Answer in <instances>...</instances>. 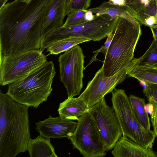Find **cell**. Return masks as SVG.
<instances>
[{
  "label": "cell",
  "mask_w": 157,
  "mask_h": 157,
  "mask_svg": "<svg viewBox=\"0 0 157 157\" xmlns=\"http://www.w3.org/2000/svg\"><path fill=\"white\" fill-rule=\"evenodd\" d=\"M140 83V85L143 87L144 88L146 87L147 85V83L144 80H138Z\"/></svg>",
  "instance_id": "obj_31"
},
{
  "label": "cell",
  "mask_w": 157,
  "mask_h": 157,
  "mask_svg": "<svg viewBox=\"0 0 157 157\" xmlns=\"http://www.w3.org/2000/svg\"><path fill=\"white\" fill-rule=\"evenodd\" d=\"M154 39H157V24L149 27Z\"/></svg>",
  "instance_id": "obj_29"
},
{
  "label": "cell",
  "mask_w": 157,
  "mask_h": 157,
  "mask_svg": "<svg viewBox=\"0 0 157 157\" xmlns=\"http://www.w3.org/2000/svg\"><path fill=\"white\" fill-rule=\"evenodd\" d=\"M56 74L52 61H47L25 76L9 84L6 94L20 104L36 108L50 95Z\"/></svg>",
  "instance_id": "obj_4"
},
{
  "label": "cell",
  "mask_w": 157,
  "mask_h": 157,
  "mask_svg": "<svg viewBox=\"0 0 157 157\" xmlns=\"http://www.w3.org/2000/svg\"><path fill=\"white\" fill-rule=\"evenodd\" d=\"M119 16L108 14L94 15L90 21L78 25L62 26L42 39L40 52L42 53L52 43L70 37H84L99 41L107 36L115 29Z\"/></svg>",
  "instance_id": "obj_5"
},
{
  "label": "cell",
  "mask_w": 157,
  "mask_h": 157,
  "mask_svg": "<svg viewBox=\"0 0 157 157\" xmlns=\"http://www.w3.org/2000/svg\"><path fill=\"white\" fill-rule=\"evenodd\" d=\"M87 10L97 15L105 14L112 17L128 18L132 15L127 11L125 6L113 4L106 1L97 7Z\"/></svg>",
  "instance_id": "obj_21"
},
{
  "label": "cell",
  "mask_w": 157,
  "mask_h": 157,
  "mask_svg": "<svg viewBox=\"0 0 157 157\" xmlns=\"http://www.w3.org/2000/svg\"><path fill=\"white\" fill-rule=\"evenodd\" d=\"M93 14L87 10L72 12L67 15V19L63 26L78 25L90 21L94 17Z\"/></svg>",
  "instance_id": "obj_22"
},
{
  "label": "cell",
  "mask_w": 157,
  "mask_h": 157,
  "mask_svg": "<svg viewBox=\"0 0 157 157\" xmlns=\"http://www.w3.org/2000/svg\"><path fill=\"white\" fill-rule=\"evenodd\" d=\"M51 0H14L0 9V55L40 51L43 18Z\"/></svg>",
  "instance_id": "obj_1"
},
{
  "label": "cell",
  "mask_w": 157,
  "mask_h": 157,
  "mask_svg": "<svg viewBox=\"0 0 157 157\" xmlns=\"http://www.w3.org/2000/svg\"><path fill=\"white\" fill-rule=\"evenodd\" d=\"M36 129L43 136L48 139L71 137L77 123L60 116L53 117L51 115L43 121L36 123Z\"/></svg>",
  "instance_id": "obj_12"
},
{
  "label": "cell",
  "mask_w": 157,
  "mask_h": 157,
  "mask_svg": "<svg viewBox=\"0 0 157 157\" xmlns=\"http://www.w3.org/2000/svg\"><path fill=\"white\" fill-rule=\"evenodd\" d=\"M115 157H157L153 150L144 147L121 136L111 151Z\"/></svg>",
  "instance_id": "obj_14"
},
{
  "label": "cell",
  "mask_w": 157,
  "mask_h": 157,
  "mask_svg": "<svg viewBox=\"0 0 157 157\" xmlns=\"http://www.w3.org/2000/svg\"><path fill=\"white\" fill-rule=\"evenodd\" d=\"M145 64L157 67V39H154L147 51L138 58L136 66Z\"/></svg>",
  "instance_id": "obj_23"
},
{
  "label": "cell",
  "mask_w": 157,
  "mask_h": 157,
  "mask_svg": "<svg viewBox=\"0 0 157 157\" xmlns=\"http://www.w3.org/2000/svg\"><path fill=\"white\" fill-rule=\"evenodd\" d=\"M113 30L108 35L106 41L104 43V45L102 46L99 49L93 52L94 53H95V54L91 59L89 63L86 67L90 64L93 62L97 60L96 56L99 52L102 53L104 54L105 56L106 55L108 48L110 45L111 41L113 36Z\"/></svg>",
  "instance_id": "obj_27"
},
{
  "label": "cell",
  "mask_w": 157,
  "mask_h": 157,
  "mask_svg": "<svg viewBox=\"0 0 157 157\" xmlns=\"http://www.w3.org/2000/svg\"><path fill=\"white\" fill-rule=\"evenodd\" d=\"M27 150L31 157H57L54 147L50 142V139L41 135L34 139H30Z\"/></svg>",
  "instance_id": "obj_16"
},
{
  "label": "cell",
  "mask_w": 157,
  "mask_h": 157,
  "mask_svg": "<svg viewBox=\"0 0 157 157\" xmlns=\"http://www.w3.org/2000/svg\"><path fill=\"white\" fill-rule=\"evenodd\" d=\"M47 57L36 51L13 56L0 55V85H9L25 76L45 62Z\"/></svg>",
  "instance_id": "obj_8"
},
{
  "label": "cell",
  "mask_w": 157,
  "mask_h": 157,
  "mask_svg": "<svg viewBox=\"0 0 157 157\" xmlns=\"http://www.w3.org/2000/svg\"><path fill=\"white\" fill-rule=\"evenodd\" d=\"M88 109L83 101L79 97H70L60 103L58 111L59 116L63 118L78 120L88 112Z\"/></svg>",
  "instance_id": "obj_15"
},
{
  "label": "cell",
  "mask_w": 157,
  "mask_h": 157,
  "mask_svg": "<svg viewBox=\"0 0 157 157\" xmlns=\"http://www.w3.org/2000/svg\"><path fill=\"white\" fill-rule=\"evenodd\" d=\"M143 8L146 6L152 0H139Z\"/></svg>",
  "instance_id": "obj_30"
},
{
  "label": "cell",
  "mask_w": 157,
  "mask_h": 157,
  "mask_svg": "<svg viewBox=\"0 0 157 157\" xmlns=\"http://www.w3.org/2000/svg\"><path fill=\"white\" fill-rule=\"evenodd\" d=\"M91 0H67V15L72 12L87 10Z\"/></svg>",
  "instance_id": "obj_24"
},
{
  "label": "cell",
  "mask_w": 157,
  "mask_h": 157,
  "mask_svg": "<svg viewBox=\"0 0 157 157\" xmlns=\"http://www.w3.org/2000/svg\"><path fill=\"white\" fill-rule=\"evenodd\" d=\"M88 112L95 121L108 151L113 148L122 133L113 107L107 105L104 97Z\"/></svg>",
  "instance_id": "obj_10"
},
{
  "label": "cell",
  "mask_w": 157,
  "mask_h": 157,
  "mask_svg": "<svg viewBox=\"0 0 157 157\" xmlns=\"http://www.w3.org/2000/svg\"><path fill=\"white\" fill-rule=\"evenodd\" d=\"M8 0H0V9H2L6 4Z\"/></svg>",
  "instance_id": "obj_32"
},
{
  "label": "cell",
  "mask_w": 157,
  "mask_h": 157,
  "mask_svg": "<svg viewBox=\"0 0 157 157\" xmlns=\"http://www.w3.org/2000/svg\"><path fill=\"white\" fill-rule=\"evenodd\" d=\"M141 26L132 15L118 17L102 66L105 76H113L124 68L128 72L136 66L138 58L134 57V53L142 34Z\"/></svg>",
  "instance_id": "obj_3"
},
{
  "label": "cell",
  "mask_w": 157,
  "mask_h": 157,
  "mask_svg": "<svg viewBox=\"0 0 157 157\" xmlns=\"http://www.w3.org/2000/svg\"><path fill=\"white\" fill-rule=\"evenodd\" d=\"M85 57L82 49L77 45L58 58L60 81L66 88L68 98L79 95L82 88Z\"/></svg>",
  "instance_id": "obj_9"
},
{
  "label": "cell",
  "mask_w": 157,
  "mask_h": 157,
  "mask_svg": "<svg viewBox=\"0 0 157 157\" xmlns=\"http://www.w3.org/2000/svg\"><path fill=\"white\" fill-rule=\"evenodd\" d=\"M69 139L74 148L84 157L106 155V146L95 121L88 112L79 117L73 135Z\"/></svg>",
  "instance_id": "obj_7"
},
{
  "label": "cell",
  "mask_w": 157,
  "mask_h": 157,
  "mask_svg": "<svg viewBox=\"0 0 157 157\" xmlns=\"http://www.w3.org/2000/svg\"><path fill=\"white\" fill-rule=\"evenodd\" d=\"M150 120L153 127V131L157 137V102L150 101Z\"/></svg>",
  "instance_id": "obj_26"
},
{
  "label": "cell",
  "mask_w": 157,
  "mask_h": 157,
  "mask_svg": "<svg viewBox=\"0 0 157 157\" xmlns=\"http://www.w3.org/2000/svg\"><path fill=\"white\" fill-rule=\"evenodd\" d=\"M141 24L150 26L157 24V0H152L138 12L132 15Z\"/></svg>",
  "instance_id": "obj_20"
},
{
  "label": "cell",
  "mask_w": 157,
  "mask_h": 157,
  "mask_svg": "<svg viewBox=\"0 0 157 157\" xmlns=\"http://www.w3.org/2000/svg\"><path fill=\"white\" fill-rule=\"evenodd\" d=\"M112 96V107L120 124L122 136L144 147H149L156 136L153 131L147 130L138 121L124 90L115 88Z\"/></svg>",
  "instance_id": "obj_6"
},
{
  "label": "cell",
  "mask_w": 157,
  "mask_h": 157,
  "mask_svg": "<svg viewBox=\"0 0 157 157\" xmlns=\"http://www.w3.org/2000/svg\"><path fill=\"white\" fill-rule=\"evenodd\" d=\"M108 2L113 4L125 6V0H109Z\"/></svg>",
  "instance_id": "obj_28"
},
{
  "label": "cell",
  "mask_w": 157,
  "mask_h": 157,
  "mask_svg": "<svg viewBox=\"0 0 157 157\" xmlns=\"http://www.w3.org/2000/svg\"><path fill=\"white\" fill-rule=\"evenodd\" d=\"M127 72L124 68L113 76L107 77L104 74L102 67L78 97L83 101L88 109L90 108L106 94L112 92L117 85L122 83L126 78Z\"/></svg>",
  "instance_id": "obj_11"
},
{
  "label": "cell",
  "mask_w": 157,
  "mask_h": 157,
  "mask_svg": "<svg viewBox=\"0 0 157 157\" xmlns=\"http://www.w3.org/2000/svg\"><path fill=\"white\" fill-rule=\"evenodd\" d=\"M67 1L51 0L43 18L42 39L52 32L63 26V20L67 15Z\"/></svg>",
  "instance_id": "obj_13"
},
{
  "label": "cell",
  "mask_w": 157,
  "mask_h": 157,
  "mask_svg": "<svg viewBox=\"0 0 157 157\" xmlns=\"http://www.w3.org/2000/svg\"><path fill=\"white\" fill-rule=\"evenodd\" d=\"M128 76L142 80L147 83L157 84V67L147 64L137 65L130 70Z\"/></svg>",
  "instance_id": "obj_17"
},
{
  "label": "cell",
  "mask_w": 157,
  "mask_h": 157,
  "mask_svg": "<svg viewBox=\"0 0 157 157\" xmlns=\"http://www.w3.org/2000/svg\"><path fill=\"white\" fill-rule=\"evenodd\" d=\"M29 106L0 92V157H15L27 150L31 139Z\"/></svg>",
  "instance_id": "obj_2"
},
{
  "label": "cell",
  "mask_w": 157,
  "mask_h": 157,
  "mask_svg": "<svg viewBox=\"0 0 157 157\" xmlns=\"http://www.w3.org/2000/svg\"><path fill=\"white\" fill-rule=\"evenodd\" d=\"M143 92L148 101L157 102V84L147 83L146 87L144 88Z\"/></svg>",
  "instance_id": "obj_25"
},
{
  "label": "cell",
  "mask_w": 157,
  "mask_h": 157,
  "mask_svg": "<svg viewBox=\"0 0 157 157\" xmlns=\"http://www.w3.org/2000/svg\"><path fill=\"white\" fill-rule=\"evenodd\" d=\"M91 40L84 37H70L55 41L49 45L46 49L49 55H57L66 52L79 44Z\"/></svg>",
  "instance_id": "obj_19"
},
{
  "label": "cell",
  "mask_w": 157,
  "mask_h": 157,
  "mask_svg": "<svg viewBox=\"0 0 157 157\" xmlns=\"http://www.w3.org/2000/svg\"><path fill=\"white\" fill-rule=\"evenodd\" d=\"M134 115L141 125L147 130H151L148 113L145 108V100L133 95L128 97Z\"/></svg>",
  "instance_id": "obj_18"
},
{
  "label": "cell",
  "mask_w": 157,
  "mask_h": 157,
  "mask_svg": "<svg viewBox=\"0 0 157 157\" xmlns=\"http://www.w3.org/2000/svg\"><path fill=\"white\" fill-rule=\"evenodd\" d=\"M25 2H29L31 0H23Z\"/></svg>",
  "instance_id": "obj_33"
}]
</instances>
